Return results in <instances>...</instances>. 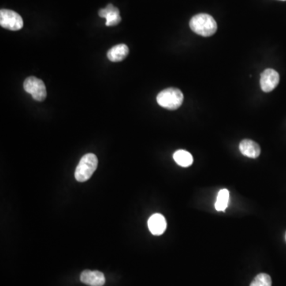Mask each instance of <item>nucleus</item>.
Segmentation results:
<instances>
[{"mask_svg": "<svg viewBox=\"0 0 286 286\" xmlns=\"http://www.w3.org/2000/svg\"><path fill=\"white\" fill-rule=\"evenodd\" d=\"M190 28L201 36L210 37L217 31V23L213 17L208 14H199L192 18Z\"/></svg>", "mask_w": 286, "mask_h": 286, "instance_id": "1", "label": "nucleus"}, {"mask_svg": "<svg viewBox=\"0 0 286 286\" xmlns=\"http://www.w3.org/2000/svg\"><path fill=\"white\" fill-rule=\"evenodd\" d=\"M183 93L178 88L174 87H169L161 91L157 97V104L168 110L178 109L183 104Z\"/></svg>", "mask_w": 286, "mask_h": 286, "instance_id": "2", "label": "nucleus"}, {"mask_svg": "<svg viewBox=\"0 0 286 286\" xmlns=\"http://www.w3.org/2000/svg\"><path fill=\"white\" fill-rule=\"evenodd\" d=\"M98 165L97 156L87 154L80 159L75 172V178L79 182H84L92 176Z\"/></svg>", "mask_w": 286, "mask_h": 286, "instance_id": "3", "label": "nucleus"}, {"mask_svg": "<svg viewBox=\"0 0 286 286\" xmlns=\"http://www.w3.org/2000/svg\"><path fill=\"white\" fill-rule=\"evenodd\" d=\"M25 91L32 96L33 99L38 102H42L47 96L46 85L40 79L35 76H30L25 80L23 83Z\"/></svg>", "mask_w": 286, "mask_h": 286, "instance_id": "4", "label": "nucleus"}, {"mask_svg": "<svg viewBox=\"0 0 286 286\" xmlns=\"http://www.w3.org/2000/svg\"><path fill=\"white\" fill-rule=\"evenodd\" d=\"M0 25L10 31H19L23 27V18L12 10L2 9L0 11Z\"/></svg>", "mask_w": 286, "mask_h": 286, "instance_id": "5", "label": "nucleus"}, {"mask_svg": "<svg viewBox=\"0 0 286 286\" xmlns=\"http://www.w3.org/2000/svg\"><path fill=\"white\" fill-rule=\"evenodd\" d=\"M280 81V76L278 72L272 68H267L261 74L260 85L262 90L265 92L273 91L275 87L278 85Z\"/></svg>", "mask_w": 286, "mask_h": 286, "instance_id": "6", "label": "nucleus"}, {"mask_svg": "<svg viewBox=\"0 0 286 286\" xmlns=\"http://www.w3.org/2000/svg\"><path fill=\"white\" fill-rule=\"evenodd\" d=\"M99 16L101 18L106 19L107 27L116 26L121 22V16L120 15V10L112 4H108L105 8L99 11Z\"/></svg>", "mask_w": 286, "mask_h": 286, "instance_id": "7", "label": "nucleus"}, {"mask_svg": "<svg viewBox=\"0 0 286 286\" xmlns=\"http://www.w3.org/2000/svg\"><path fill=\"white\" fill-rule=\"evenodd\" d=\"M80 280L90 286H103L105 284V277L101 271L84 270L80 274Z\"/></svg>", "mask_w": 286, "mask_h": 286, "instance_id": "8", "label": "nucleus"}, {"mask_svg": "<svg viewBox=\"0 0 286 286\" xmlns=\"http://www.w3.org/2000/svg\"><path fill=\"white\" fill-rule=\"evenodd\" d=\"M148 227L153 235H162L166 230V220L162 215L156 213L150 216V218L148 220Z\"/></svg>", "mask_w": 286, "mask_h": 286, "instance_id": "9", "label": "nucleus"}, {"mask_svg": "<svg viewBox=\"0 0 286 286\" xmlns=\"http://www.w3.org/2000/svg\"><path fill=\"white\" fill-rule=\"evenodd\" d=\"M239 150L243 155L250 158H257L261 153L259 145L250 139H244L240 142Z\"/></svg>", "mask_w": 286, "mask_h": 286, "instance_id": "10", "label": "nucleus"}, {"mask_svg": "<svg viewBox=\"0 0 286 286\" xmlns=\"http://www.w3.org/2000/svg\"><path fill=\"white\" fill-rule=\"evenodd\" d=\"M129 53V48L125 44H119L108 52V57L112 62L123 61Z\"/></svg>", "mask_w": 286, "mask_h": 286, "instance_id": "11", "label": "nucleus"}, {"mask_svg": "<svg viewBox=\"0 0 286 286\" xmlns=\"http://www.w3.org/2000/svg\"><path fill=\"white\" fill-rule=\"evenodd\" d=\"M173 159L177 165L181 167H188L194 162V157L189 152L179 150L173 154Z\"/></svg>", "mask_w": 286, "mask_h": 286, "instance_id": "12", "label": "nucleus"}, {"mask_svg": "<svg viewBox=\"0 0 286 286\" xmlns=\"http://www.w3.org/2000/svg\"><path fill=\"white\" fill-rule=\"evenodd\" d=\"M229 191L228 189H221L219 192L217 198H216L215 208L218 212H225L228 208V202H229Z\"/></svg>", "mask_w": 286, "mask_h": 286, "instance_id": "13", "label": "nucleus"}, {"mask_svg": "<svg viewBox=\"0 0 286 286\" xmlns=\"http://www.w3.org/2000/svg\"><path fill=\"white\" fill-rule=\"evenodd\" d=\"M250 286H272L270 276L266 273H259L254 277Z\"/></svg>", "mask_w": 286, "mask_h": 286, "instance_id": "14", "label": "nucleus"}, {"mask_svg": "<svg viewBox=\"0 0 286 286\" xmlns=\"http://www.w3.org/2000/svg\"><path fill=\"white\" fill-rule=\"evenodd\" d=\"M282 1H286V0H282Z\"/></svg>", "mask_w": 286, "mask_h": 286, "instance_id": "15", "label": "nucleus"}, {"mask_svg": "<svg viewBox=\"0 0 286 286\" xmlns=\"http://www.w3.org/2000/svg\"><path fill=\"white\" fill-rule=\"evenodd\" d=\"M285 239H286V235H285Z\"/></svg>", "mask_w": 286, "mask_h": 286, "instance_id": "16", "label": "nucleus"}]
</instances>
